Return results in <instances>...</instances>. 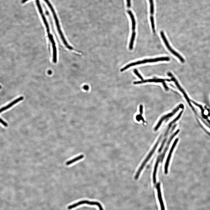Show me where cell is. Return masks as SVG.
I'll return each mask as SVG.
<instances>
[{
	"label": "cell",
	"instance_id": "3",
	"mask_svg": "<svg viewBox=\"0 0 210 210\" xmlns=\"http://www.w3.org/2000/svg\"><path fill=\"white\" fill-rule=\"evenodd\" d=\"M169 58L168 57H162L155 59L144 60L141 61H137L128 64L121 69H120V71L122 72L123 71L130 67L136 65L144 64L147 62H153L163 61H169Z\"/></svg>",
	"mask_w": 210,
	"mask_h": 210
},
{
	"label": "cell",
	"instance_id": "23",
	"mask_svg": "<svg viewBox=\"0 0 210 210\" xmlns=\"http://www.w3.org/2000/svg\"><path fill=\"white\" fill-rule=\"evenodd\" d=\"M163 85L166 90H168V88L167 87L165 83L164 82H162Z\"/></svg>",
	"mask_w": 210,
	"mask_h": 210
},
{
	"label": "cell",
	"instance_id": "24",
	"mask_svg": "<svg viewBox=\"0 0 210 210\" xmlns=\"http://www.w3.org/2000/svg\"><path fill=\"white\" fill-rule=\"evenodd\" d=\"M83 88L85 90H87L89 89V87L88 85H85L83 86Z\"/></svg>",
	"mask_w": 210,
	"mask_h": 210
},
{
	"label": "cell",
	"instance_id": "4",
	"mask_svg": "<svg viewBox=\"0 0 210 210\" xmlns=\"http://www.w3.org/2000/svg\"><path fill=\"white\" fill-rule=\"evenodd\" d=\"M162 136L161 135L159 137V138L158 139V141L155 144L152 150L150 151V153L147 156L146 158L144 160V162H143V163L141 165V166L138 169V171L137 172L134 178L135 180H137L138 178L139 175L142 170L143 169L144 166H145L147 162L148 161L150 158H151V156L152 155L153 153H154L156 148H157V146H158V145L160 142V140L161 139Z\"/></svg>",
	"mask_w": 210,
	"mask_h": 210
},
{
	"label": "cell",
	"instance_id": "18",
	"mask_svg": "<svg viewBox=\"0 0 210 210\" xmlns=\"http://www.w3.org/2000/svg\"><path fill=\"white\" fill-rule=\"evenodd\" d=\"M136 120L138 121H139L140 120H141L144 123L145 122V121L144 118L143 117L142 115L140 114L137 115L136 116Z\"/></svg>",
	"mask_w": 210,
	"mask_h": 210
},
{
	"label": "cell",
	"instance_id": "25",
	"mask_svg": "<svg viewBox=\"0 0 210 210\" xmlns=\"http://www.w3.org/2000/svg\"><path fill=\"white\" fill-rule=\"evenodd\" d=\"M1 86L0 85V89H1Z\"/></svg>",
	"mask_w": 210,
	"mask_h": 210
},
{
	"label": "cell",
	"instance_id": "14",
	"mask_svg": "<svg viewBox=\"0 0 210 210\" xmlns=\"http://www.w3.org/2000/svg\"><path fill=\"white\" fill-rule=\"evenodd\" d=\"M161 161V155L159 156L157 158L154 167L153 174V183L155 184L156 182V174L158 167L159 162Z\"/></svg>",
	"mask_w": 210,
	"mask_h": 210
},
{
	"label": "cell",
	"instance_id": "7",
	"mask_svg": "<svg viewBox=\"0 0 210 210\" xmlns=\"http://www.w3.org/2000/svg\"><path fill=\"white\" fill-rule=\"evenodd\" d=\"M160 34L162 38L163 41L164 43L166 46L167 47L169 50V51L174 55L177 57L180 60V61L183 63L185 62V60L178 53L174 50L170 46L166 38L164 33L163 32L161 31L160 32Z\"/></svg>",
	"mask_w": 210,
	"mask_h": 210
},
{
	"label": "cell",
	"instance_id": "12",
	"mask_svg": "<svg viewBox=\"0 0 210 210\" xmlns=\"http://www.w3.org/2000/svg\"><path fill=\"white\" fill-rule=\"evenodd\" d=\"M23 99L24 97H20L13 101L6 106L1 108L0 109V113L10 108L18 102L22 100Z\"/></svg>",
	"mask_w": 210,
	"mask_h": 210
},
{
	"label": "cell",
	"instance_id": "2",
	"mask_svg": "<svg viewBox=\"0 0 210 210\" xmlns=\"http://www.w3.org/2000/svg\"><path fill=\"white\" fill-rule=\"evenodd\" d=\"M28 0H22L21 2L22 3H24ZM43 0L47 4L51 11L54 17L58 32L63 43L65 46L69 49L70 50H73V48L69 45L65 38L62 30L61 29L59 20L57 17V15L52 5L48 0Z\"/></svg>",
	"mask_w": 210,
	"mask_h": 210
},
{
	"label": "cell",
	"instance_id": "8",
	"mask_svg": "<svg viewBox=\"0 0 210 210\" xmlns=\"http://www.w3.org/2000/svg\"><path fill=\"white\" fill-rule=\"evenodd\" d=\"M178 141V139L176 138L174 141L169 153L164 166V173L167 174L168 173V169L170 159L174 149Z\"/></svg>",
	"mask_w": 210,
	"mask_h": 210
},
{
	"label": "cell",
	"instance_id": "9",
	"mask_svg": "<svg viewBox=\"0 0 210 210\" xmlns=\"http://www.w3.org/2000/svg\"><path fill=\"white\" fill-rule=\"evenodd\" d=\"M150 4V21L153 31L155 33V24L154 18L153 17L154 13V5L153 0H149Z\"/></svg>",
	"mask_w": 210,
	"mask_h": 210
},
{
	"label": "cell",
	"instance_id": "16",
	"mask_svg": "<svg viewBox=\"0 0 210 210\" xmlns=\"http://www.w3.org/2000/svg\"><path fill=\"white\" fill-rule=\"evenodd\" d=\"M84 157L83 154L80 155L77 157L74 158L73 159L67 161L66 162V164L67 165H70L76 162L83 159Z\"/></svg>",
	"mask_w": 210,
	"mask_h": 210
},
{
	"label": "cell",
	"instance_id": "21",
	"mask_svg": "<svg viewBox=\"0 0 210 210\" xmlns=\"http://www.w3.org/2000/svg\"><path fill=\"white\" fill-rule=\"evenodd\" d=\"M143 106L142 105H141L139 106V112L140 114L141 115H142L143 114Z\"/></svg>",
	"mask_w": 210,
	"mask_h": 210
},
{
	"label": "cell",
	"instance_id": "13",
	"mask_svg": "<svg viewBox=\"0 0 210 210\" xmlns=\"http://www.w3.org/2000/svg\"><path fill=\"white\" fill-rule=\"evenodd\" d=\"M179 130H178L170 137L169 140H168V141L167 143V145H166V147L165 148V149H164L163 153L161 155V161H163V158L164 156L165 153H166L168 148L169 145L171 141H172V140L173 139L174 137L178 133V132H179Z\"/></svg>",
	"mask_w": 210,
	"mask_h": 210
},
{
	"label": "cell",
	"instance_id": "15",
	"mask_svg": "<svg viewBox=\"0 0 210 210\" xmlns=\"http://www.w3.org/2000/svg\"><path fill=\"white\" fill-rule=\"evenodd\" d=\"M127 13L129 14L131 20L132 32H135L136 23L134 16L131 10H128Z\"/></svg>",
	"mask_w": 210,
	"mask_h": 210
},
{
	"label": "cell",
	"instance_id": "5",
	"mask_svg": "<svg viewBox=\"0 0 210 210\" xmlns=\"http://www.w3.org/2000/svg\"><path fill=\"white\" fill-rule=\"evenodd\" d=\"M85 204L97 206L98 207L99 210H104L101 204L99 202H97L90 201L87 200L80 201L70 205L67 207V209L70 210L81 205Z\"/></svg>",
	"mask_w": 210,
	"mask_h": 210
},
{
	"label": "cell",
	"instance_id": "10",
	"mask_svg": "<svg viewBox=\"0 0 210 210\" xmlns=\"http://www.w3.org/2000/svg\"><path fill=\"white\" fill-rule=\"evenodd\" d=\"M171 80L169 79H160V78H156V79H149L148 80H142L141 81H134L133 82V83L134 84H141L142 83H144L147 82H155V83H160V82H163L165 81H170Z\"/></svg>",
	"mask_w": 210,
	"mask_h": 210
},
{
	"label": "cell",
	"instance_id": "22",
	"mask_svg": "<svg viewBox=\"0 0 210 210\" xmlns=\"http://www.w3.org/2000/svg\"><path fill=\"white\" fill-rule=\"evenodd\" d=\"M127 3V6L128 8H130L131 6V2L130 0H126Z\"/></svg>",
	"mask_w": 210,
	"mask_h": 210
},
{
	"label": "cell",
	"instance_id": "19",
	"mask_svg": "<svg viewBox=\"0 0 210 210\" xmlns=\"http://www.w3.org/2000/svg\"><path fill=\"white\" fill-rule=\"evenodd\" d=\"M134 73L141 80H143V77L139 74L136 69H134Z\"/></svg>",
	"mask_w": 210,
	"mask_h": 210
},
{
	"label": "cell",
	"instance_id": "20",
	"mask_svg": "<svg viewBox=\"0 0 210 210\" xmlns=\"http://www.w3.org/2000/svg\"><path fill=\"white\" fill-rule=\"evenodd\" d=\"M0 123L6 127H7L8 126L7 123L4 121L1 118H0Z\"/></svg>",
	"mask_w": 210,
	"mask_h": 210
},
{
	"label": "cell",
	"instance_id": "11",
	"mask_svg": "<svg viewBox=\"0 0 210 210\" xmlns=\"http://www.w3.org/2000/svg\"><path fill=\"white\" fill-rule=\"evenodd\" d=\"M156 188L157 191L158 196L160 202L161 210H165L164 202L163 201L160 188V183L157 184Z\"/></svg>",
	"mask_w": 210,
	"mask_h": 210
},
{
	"label": "cell",
	"instance_id": "17",
	"mask_svg": "<svg viewBox=\"0 0 210 210\" xmlns=\"http://www.w3.org/2000/svg\"><path fill=\"white\" fill-rule=\"evenodd\" d=\"M135 36L136 33L135 32H132L129 45V49L130 50H132L133 48Z\"/></svg>",
	"mask_w": 210,
	"mask_h": 210
},
{
	"label": "cell",
	"instance_id": "1",
	"mask_svg": "<svg viewBox=\"0 0 210 210\" xmlns=\"http://www.w3.org/2000/svg\"><path fill=\"white\" fill-rule=\"evenodd\" d=\"M36 2L38 10L41 16L43 23L45 25L49 40L52 44V49L53 55L54 56H55L57 55V51L56 43L54 41L53 37L52 34L50 33L49 24L43 13V11L39 0H36Z\"/></svg>",
	"mask_w": 210,
	"mask_h": 210
},
{
	"label": "cell",
	"instance_id": "6",
	"mask_svg": "<svg viewBox=\"0 0 210 210\" xmlns=\"http://www.w3.org/2000/svg\"><path fill=\"white\" fill-rule=\"evenodd\" d=\"M184 108V106L182 104H179L177 107L171 113H169L166 115L162 116L159 121L157 125L154 128V130H157L160 127L162 122L166 119L168 118H170L174 116L177 111H178L180 108Z\"/></svg>",
	"mask_w": 210,
	"mask_h": 210
}]
</instances>
